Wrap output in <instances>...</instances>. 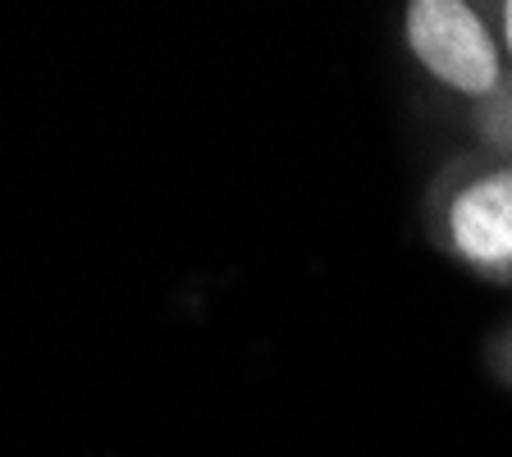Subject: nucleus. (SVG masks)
Masks as SVG:
<instances>
[{
  "label": "nucleus",
  "mask_w": 512,
  "mask_h": 457,
  "mask_svg": "<svg viewBox=\"0 0 512 457\" xmlns=\"http://www.w3.org/2000/svg\"><path fill=\"white\" fill-rule=\"evenodd\" d=\"M435 234L467 270L512 279V165L480 160L444 183L435 202Z\"/></svg>",
  "instance_id": "obj_2"
},
{
  "label": "nucleus",
  "mask_w": 512,
  "mask_h": 457,
  "mask_svg": "<svg viewBox=\"0 0 512 457\" xmlns=\"http://www.w3.org/2000/svg\"><path fill=\"white\" fill-rule=\"evenodd\" d=\"M494 28H499L503 55H508V74H512V0H508V5H499V14H494Z\"/></svg>",
  "instance_id": "obj_4"
},
{
  "label": "nucleus",
  "mask_w": 512,
  "mask_h": 457,
  "mask_svg": "<svg viewBox=\"0 0 512 457\" xmlns=\"http://www.w3.org/2000/svg\"><path fill=\"white\" fill-rule=\"evenodd\" d=\"M403 42L430 83L467 96L471 106H485L512 83L499 28L467 0H412L403 10Z\"/></svg>",
  "instance_id": "obj_1"
},
{
  "label": "nucleus",
  "mask_w": 512,
  "mask_h": 457,
  "mask_svg": "<svg viewBox=\"0 0 512 457\" xmlns=\"http://www.w3.org/2000/svg\"><path fill=\"white\" fill-rule=\"evenodd\" d=\"M476 128H480V142L494 151V160L512 165V83L499 96H490L485 106H476Z\"/></svg>",
  "instance_id": "obj_3"
}]
</instances>
